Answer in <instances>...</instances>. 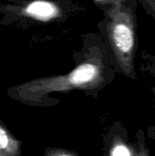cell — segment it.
I'll return each instance as SVG.
<instances>
[{
	"label": "cell",
	"mask_w": 155,
	"mask_h": 156,
	"mask_svg": "<svg viewBox=\"0 0 155 156\" xmlns=\"http://www.w3.org/2000/svg\"><path fill=\"white\" fill-rule=\"evenodd\" d=\"M105 52L96 48L93 56L81 62L64 75H53L26 81L16 86L12 95L23 102H38L43 97L53 92H65L73 90H96L111 81L105 60Z\"/></svg>",
	"instance_id": "cell-1"
},
{
	"label": "cell",
	"mask_w": 155,
	"mask_h": 156,
	"mask_svg": "<svg viewBox=\"0 0 155 156\" xmlns=\"http://www.w3.org/2000/svg\"><path fill=\"white\" fill-rule=\"evenodd\" d=\"M105 13L104 29L118 71L135 80V57L138 48L136 0L95 1Z\"/></svg>",
	"instance_id": "cell-2"
},
{
	"label": "cell",
	"mask_w": 155,
	"mask_h": 156,
	"mask_svg": "<svg viewBox=\"0 0 155 156\" xmlns=\"http://www.w3.org/2000/svg\"><path fill=\"white\" fill-rule=\"evenodd\" d=\"M16 14L41 22L52 21L62 14L60 6L51 1H32L26 2L22 6H16Z\"/></svg>",
	"instance_id": "cell-3"
},
{
	"label": "cell",
	"mask_w": 155,
	"mask_h": 156,
	"mask_svg": "<svg viewBox=\"0 0 155 156\" xmlns=\"http://www.w3.org/2000/svg\"><path fill=\"white\" fill-rule=\"evenodd\" d=\"M134 154L135 143L132 144L128 141L127 132L123 129L115 131L109 144L108 156H134Z\"/></svg>",
	"instance_id": "cell-4"
},
{
	"label": "cell",
	"mask_w": 155,
	"mask_h": 156,
	"mask_svg": "<svg viewBox=\"0 0 155 156\" xmlns=\"http://www.w3.org/2000/svg\"><path fill=\"white\" fill-rule=\"evenodd\" d=\"M20 148V143L0 123V154L6 156H19Z\"/></svg>",
	"instance_id": "cell-5"
},
{
	"label": "cell",
	"mask_w": 155,
	"mask_h": 156,
	"mask_svg": "<svg viewBox=\"0 0 155 156\" xmlns=\"http://www.w3.org/2000/svg\"><path fill=\"white\" fill-rule=\"evenodd\" d=\"M143 64H142V70L148 71L150 75L153 78L155 82V53H148L143 52L142 54ZM152 90L155 96V85L152 87Z\"/></svg>",
	"instance_id": "cell-6"
},
{
	"label": "cell",
	"mask_w": 155,
	"mask_h": 156,
	"mask_svg": "<svg viewBox=\"0 0 155 156\" xmlns=\"http://www.w3.org/2000/svg\"><path fill=\"white\" fill-rule=\"evenodd\" d=\"M135 142V154L134 156H151L150 150L146 144L144 132L140 129L136 134Z\"/></svg>",
	"instance_id": "cell-7"
},
{
	"label": "cell",
	"mask_w": 155,
	"mask_h": 156,
	"mask_svg": "<svg viewBox=\"0 0 155 156\" xmlns=\"http://www.w3.org/2000/svg\"><path fill=\"white\" fill-rule=\"evenodd\" d=\"M140 3L143 5L144 10L148 15L153 16L155 19V1H149V0H141Z\"/></svg>",
	"instance_id": "cell-8"
},
{
	"label": "cell",
	"mask_w": 155,
	"mask_h": 156,
	"mask_svg": "<svg viewBox=\"0 0 155 156\" xmlns=\"http://www.w3.org/2000/svg\"><path fill=\"white\" fill-rule=\"evenodd\" d=\"M45 156H77L75 154L69 152V151H66V150H62V149H51L49 150Z\"/></svg>",
	"instance_id": "cell-9"
},
{
	"label": "cell",
	"mask_w": 155,
	"mask_h": 156,
	"mask_svg": "<svg viewBox=\"0 0 155 156\" xmlns=\"http://www.w3.org/2000/svg\"><path fill=\"white\" fill-rule=\"evenodd\" d=\"M0 156H6V155H5V154H0Z\"/></svg>",
	"instance_id": "cell-10"
}]
</instances>
